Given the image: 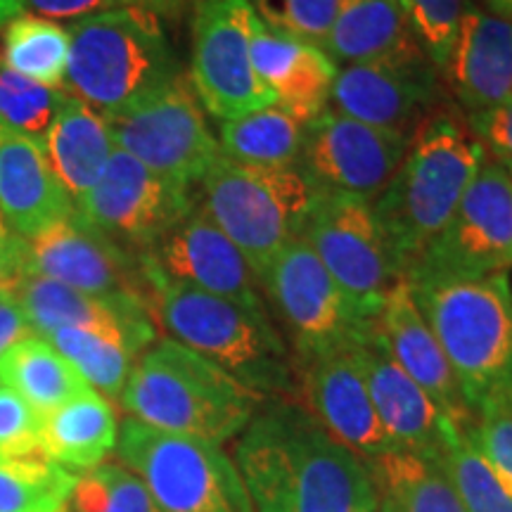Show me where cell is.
<instances>
[{
  "label": "cell",
  "mask_w": 512,
  "mask_h": 512,
  "mask_svg": "<svg viewBox=\"0 0 512 512\" xmlns=\"http://www.w3.org/2000/svg\"><path fill=\"white\" fill-rule=\"evenodd\" d=\"M235 465L256 512H377L368 465L294 401L254 413Z\"/></svg>",
  "instance_id": "6da1fadb"
},
{
  "label": "cell",
  "mask_w": 512,
  "mask_h": 512,
  "mask_svg": "<svg viewBox=\"0 0 512 512\" xmlns=\"http://www.w3.org/2000/svg\"><path fill=\"white\" fill-rule=\"evenodd\" d=\"M484 162L486 150L475 131L444 110L411 138L401 166L373 202L403 278L448 226Z\"/></svg>",
  "instance_id": "7a4b0ae2"
},
{
  "label": "cell",
  "mask_w": 512,
  "mask_h": 512,
  "mask_svg": "<svg viewBox=\"0 0 512 512\" xmlns=\"http://www.w3.org/2000/svg\"><path fill=\"white\" fill-rule=\"evenodd\" d=\"M152 316L171 339L209 358L261 399L297 396L299 366L266 306L150 278Z\"/></svg>",
  "instance_id": "3957f363"
},
{
  "label": "cell",
  "mask_w": 512,
  "mask_h": 512,
  "mask_svg": "<svg viewBox=\"0 0 512 512\" xmlns=\"http://www.w3.org/2000/svg\"><path fill=\"white\" fill-rule=\"evenodd\" d=\"M261 396L174 339H162L133 363L121 406L145 425L226 444L245 432Z\"/></svg>",
  "instance_id": "277c9868"
},
{
  "label": "cell",
  "mask_w": 512,
  "mask_h": 512,
  "mask_svg": "<svg viewBox=\"0 0 512 512\" xmlns=\"http://www.w3.org/2000/svg\"><path fill=\"white\" fill-rule=\"evenodd\" d=\"M470 411L512 389V290L505 273L408 280Z\"/></svg>",
  "instance_id": "5b68a950"
},
{
  "label": "cell",
  "mask_w": 512,
  "mask_h": 512,
  "mask_svg": "<svg viewBox=\"0 0 512 512\" xmlns=\"http://www.w3.org/2000/svg\"><path fill=\"white\" fill-rule=\"evenodd\" d=\"M178 74V60L155 12L114 8L69 27L62 88L100 117L138 105Z\"/></svg>",
  "instance_id": "8992f818"
},
{
  "label": "cell",
  "mask_w": 512,
  "mask_h": 512,
  "mask_svg": "<svg viewBox=\"0 0 512 512\" xmlns=\"http://www.w3.org/2000/svg\"><path fill=\"white\" fill-rule=\"evenodd\" d=\"M209 219L259 275L280 249L302 238L323 190L299 166H249L219 157L200 181Z\"/></svg>",
  "instance_id": "52a82bcc"
},
{
  "label": "cell",
  "mask_w": 512,
  "mask_h": 512,
  "mask_svg": "<svg viewBox=\"0 0 512 512\" xmlns=\"http://www.w3.org/2000/svg\"><path fill=\"white\" fill-rule=\"evenodd\" d=\"M117 453L164 512H256L238 465L219 444L128 418Z\"/></svg>",
  "instance_id": "ba28073f"
},
{
  "label": "cell",
  "mask_w": 512,
  "mask_h": 512,
  "mask_svg": "<svg viewBox=\"0 0 512 512\" xmlns=\"http://www.w3.org/2000/svg\"><path fill=\"white\" fill-rule=\"evenodd\" d=\"M102 119L114 147L181 188L190 190L192 183H200L221 157L219 140L209 131L195 88L185 74H178L138 105Z\"/></svg>",
  "instance_id": "9c48e42d"
},
{
  "label": "cell",
  "mask_w": 512,
  "mask_h": 512,
  "mask_svg": "<svg viewBox=\"0 0 512 512\" xmlns=\"http://www.w3.org/2000/svg\"><path fill=\"white\" fill-rule=\"evenodd\" d=\"M259 285L290 332L297 366L361 342L375 320L358 313L304 240L280 249L259 273Z\"/></svg>",
  "instance_id": "30bf717a"
},
{
  "label": "cell",
  "mask_w": 512,
  "mask_h": 512,
  "mask_svg": "<svg viewBox=\"0 0 512 512\" xmlns=\"http://www.w3.org/2000/svg\"><path fill=\"white\" fill-rule=\"evenodd\" d=\"M325 271L363 318L373 320L392 287L406 280L387 245L373 202L363 197L323 192L302 230Z\"/></svg>",
  "instance_id": "8fae6325"
},
{
  "label": "cell",
  "mask_w": 512,
  "mask_h": 512,
  "mask_svg": "<svg viewBox=\"0 0 512 512\" xmlns=\"http://www.w3.org/2000/svg\"><path fill=\"white\" fill-rule=\"evenodd\" d=\"M249 0H202L192 27L190 83L204 110L223 121L278 105L252 64Z\"/></svg>",
  "instance_id": "7c38bea8"
},
{
  "label": "cell",
  "mask_w": 512,
  "mask_h": 512,
  "mask_svg": "<svg viewBox=\"0 0 512 512\" xmlns=\"http://www.w3.org/2000/svg\"><path fill=\"white\" fill-rule=\"evenodd\" d=\"M512 266V176L486 164L472 178L448 226L406 280L479 278Z\"/></svg>",
  "instance_id": "4fadbf2b"
},
{
  "label": "cell",
  "mask_w": 512,
  "mask_h": 512,
  "mask_svg": "<svg viewBox=\"0 0 512 512\" xmlns=\"http://www.w3.org/2000/svg\"><path fill=\"white\" fill-rule=\"evenodd\" d=\"M195 209L190 190L166 181L114 147L100 181L76 202V214L107 238L143 254Z\"/></svg>",
  "instance_id": "5bb4252c"
},
{
  "label": "cell",
  "mask_w": 512,
  "mask_h": 512,
  "mask_svg": "<svg viewBox=\"0 0 512 512\" xmlns=\"http://www.w3.org/2000/svg\"><path fill=\"white\" fill-rule=\"evenodd\" d=\"M27 271L98 299L152 306V287L140 256L79 214L27 240Z\"/></svg>",
  "instance_id": "9a60e30c"
},
{
  "label": "cell",
  "mask_w": 512,
  "mask_h": 512,
  "mask_svg": "<svg viewBox=\"0 0 512 512\" xmlns=\"http://www.w3.org/2000/svg\"><path fill=\"white\" fill-rule=\"evenodd\" d=\"M439 72L425 53L337 69L332 83V112L415 136L434 114L441 112Z\"/></svg>",
  "instance_id": "2e32d148"
},
{
  "label": "cell",
  "mask_w": 512,
  "mask_h": 512,
  "mask_svg": "<svg viewBox=\"0 0 512 512\" xmlns=\"http://www.w3.org/2000/svg\"><path fill=\"white\" fill-rule=\"evenodd\" d=\"M411 136L325 110L306 128L299 169L323 192L373 202L406 157Z\"/></svg>",
  "instance_id": "e0dca14e"
},
{
  "label": "cell",
  "mask_w": 512,
  "mask_h": 512,
  "mask_svg": "<svg viewBox=\"0 0 512 512\" xmlns=\"http://www.w3.org/2000/svg\"><path fill=\"white\" fill-rule=\"evenodd\" d=\"M147 280H164L233 299L266 306L259 275L228 235L209 219L200 204L171 228L157 245L140 254Z\"/></svg>",
  "instance_id": "ac0fdd59"
},
{
  "label": "cell",
  "mask_w": 512,
  "mask_h": 512,
  "mask_svg": "<svg viewBox=\"0 0 512 512\" xmlns=\"http://www.w3.org/2000/svg\"><path fill=\"white\" fill-rule=\"evenodd\" d=\"M356 344L328 351L299 366V392L306 396V411L328 434L363 463H370L399 446L377 418Z\"/></svg>",
  "instance_id": "d6986e66"
},
{
  "label": "cell",
  "mask_w": 512,
  "mask_h": 512,
  "mask_svg": "<svg viewBox=\"0 0 512 512\" xmlns=\"http://www.w3.org/2000/svg\"><path fill=\"white\" fill-rule=\"evenodd\" d=\"M356 351L377 418L394 444L403 451L441 460L460 427L448 420L425 389L389 356L375 332V320L366 337L356 344Z\"/></svg>",
  "instance_id": "ffe728a7"
},
{
  "label": "cell",
  "mask_w": 512,
  "mask_h": 512,
  "mask_svg": "<svg viewBox=\"0 0 512 512\" xmlns=\"http://www.w3.org/2000/svg\"><path fill=\"white\" fill-rule=\"evenodd\" d=\"M12 294L36 337L48 339L62 328L93 330L121 339L136 356L157 337L150 304L98 299L34 273L24 275Z\"/></svg>",
  "instance_id": "44dd1931"
},
{
  "label": "cell",
  "mask_w": 512,
  "mask_h": 512,
  "mask_svg": "<svg viewBox=\"0 0 512 512\" xmlns=\"http://www.w3.org/2000/svg\"><path fill=\"white\" fill-rule=\"evenodd\" d=\"M375 332L403 373L425 389L448 420L465 427L472 411L460 392L444 349L439 347L432 328L415 304L408 280L396 283L384 297L382 309L375 316Z\"/></svg>",
  "instance_id": "7402d4cb"
},
{
  "label": "cell",
  "mask_w": 512,
  "mask_h": 512,
  "mask_svg": "<svg viewBox=\"0 0 512 512\" xmlns=\"http://www.w3.org/2000/svg\"><path fill=\"white\" fill-rule=\"evenodd\" d=\"M76 214V202L34 140L0 128V216L31 240Z\"/></svg>",
  "instance_id": "603a6c76"
},
{
  "label": "cell",
  "mask_w": 512,
  "mask_h": 512,
  "mask_svg": "<svg viewBox=\"0 0 512 512\" xmlns=\"http://www.w3.org/2000/svg\"><path fill=\"white\" fill-rule=\"evenodd\" d=\"M444 72L470 117L512 100V22L465 10Z\"/></svg>",
  "instance_id": "cb8c5ba5"
},
{
  "label": "cell",
  "mask_w": 512,
  "mask_h": 512,
  "mask_svg": "<svg viewBox=\"0 0 512 512\" xmlns=\"http://www.w3.org/2000/svg\"><path fill=\"white\" fill-rule=\"evenodd\" d=\"M252 64L283 110L306 124L325 112L337 76V64L323 48L280 34L254 17Z\"/></svg>",
  "instance_id": "d4e9b609"
},
{
  "label": "cell",
  "mask_w": 512,
  "mask_h": 512,
  "mask_svg": "<svg viewBox=\"0 0 512 512\" xmlns=\"http://www.w3.org/2000/svg\"><path fill=\"white\" fill-rule=\"evenodd\" d=\"M325 53L335 64H370L420 53L399 0H339Z\"/></svg>",
  "instance_id": "484cf974"
},
{
  "label": "cell",
  "mask_w": 512,
  "mask_h": 512,
  "mask_svg": "<svg viewBox=\"0 0 512 512\" xmlns=\"http://www.w3.org/2000/svg\"><path fill=\"white\" fill-rule=\"evenodd\" d=\"M112 150L114 143L105 119L67 93L43 143V152L74 202L100 181Z\"/></svg>",
  "instance_id": "4316f807"
},
{
  "label": "cell",
  "mask_w": 512,
  "mask_h": 512,
  "mask_svg": "<svg viewBox=\"0 0 512 512\" xmlns=\"http://www.w3.org/2000/svg\"><path fill=\"white\" fill-rule=\"evenodd\" d=\"M119 425L112 403L88 389L41 418L43 453L72 472L102 465L117 448Z\"/></svg>",
  "instance_id": "83f0119b"
},
{
  "label": "cell",
  "mask_w": 512,
  "mask_h": 512,
  "mask_svg": "<svg viewBox=\"0 0 512 512\" xmlns=\"http://www.w3.org/2000/svg\"><path fill=\"white\" fill-rule=\"evenodd\" d=\"M366 465L377 486V512H467L439 460L396 448Z\"/></svg>",
  "instance_id": "f1b7e54d"
},
{
  "label": "cell",
  "mask_w": 512,
  "mask_h": 512,
  "mask_svg": "<svg viewBox=\"0 0 512 512\" xmlns=\"http://www.w3.org/2000/svg\"><path fill=\"white\" fill-rule=\"evenodd\" d=\"M0 384L15 389L41 418L91 389L48 339L36 335L22 337L5 351L0 358Z\"/></svg>",
  "instance_id": "f546056e"
},
{
  "label": "cell",
  "mask_w": 512,
  "mask_h": 512,
  "mask_svg": "<svg viewBox=\"0 0 512 512\" xmlns=\"http://www.w3.org/2000/svg\"><path fill=\"white\" fill-rule=\"evenodd\" d=\"M309 124L280 105L221 124V155L249 166H297Z\"/></svg>",
  "instance_id": "4dcf8cb0"
},
{
  "label": "cell",
  "mask_w": 512,
  "mask_h": 512,
  "mask_svg": "<svg viewBox=\"0 0 512 512\" xmlns=\"http://www.w3.org/2000/svg\"><path fill=\"white\" fill-rule=\"evenodd\" d=\"M0 62L24 79L60 88L69 62V29L53 19L19 15L5 24Z\"/></svg>",
  "instance_id": "1f68e13d"
},
{
  "label": "cell",
  "mask_w": 512,
  "mask_h": 512,
  "mask_svg": "<svg viewBox=\"0 0 512 512\" xmlns=\"http://www.w3.org/2000/svg\"><path fill=\"white\" fill-rule=\"evenodd\" d=\"M79 475L48 456H0V512H57Z\"/></svg>",
  "instance_id": "d6a6232c"
},
{
  "label": "cell",
  "mask_w": 512,
  "mask_h": 512,
  "mask_svg": "<svg viewBox=\"0 0 512 512\" xmlns=\"http://www.w3.org/2000/svg\"><path fill=\"white\" fill-rule=\"evenodd\" d=\"M48 342L79 370L91 389L105 396L107 401L121 399L133 370V358H136L128 344L102 332L79 328L55 330Z\"/></svg>",
  "instance_id": "836d02e7"
},
{
  "label": "cell",
  "mask_w": 512,
  "mask_h": 512,
  "mask_svg": "<svg viewBox=\"0 0 512 512\" xmlns=\"http://www.w3.org/2000/svg\"><path fill=\"white\" fill-rule=\"evenodd\" d=\"M64 98L67 93L60 88L24 79L0 62V128L5 131L19 133L43 147Z\"/></svg>",
  "instance_id": "e575fe53"
},
{
  "label": "cell",
  "mask_w": 512,
  "mask_h": 512,
  "mask_svg": "<svg viewBox=\"0 0 512 512\" xmlns=\"http://www.w3.org/2000/svg\"><path fill=\"white\" fill-rule=\"evenodd\" d=\"M467 512H512V486L498 475L460 430L439 460Z\"/></svg>",
  "instance_id": "d590c367"
},
{
  "label": "cell",
  "mask_w": 512,
  "mask_h": 512,
  "mask_svg": "<svg viewBox=\"0 0 512 512\" xmlns=\"http://www.w3.org/2000/svg\"><path fill=\"white\" fill-rule=\"evenodd\" d=\"M74 512H164L124 465L102 463L83 472L69 498Z\"/></svg>",
  "instance_id": "8d00e7d4"
},
{
  "label": "cell",
  "mask_w": 512,
  "mask_h": 512,
  "mask_svg": "<svg viewBox=\"0 0 512 512\" xmlns=\"http://www.w3.org/2000/svg\"><path fill=\"white\" fill-rule=\"evenodd\" d=\"M399 5L422 53L434 67L444 69L465 15V0H399Z\"/></svg>",
  "instance_id": "74e56055"
},
{
  "label": "cell",
  "mask_w": 512,
  "mask_h": 512,
  "mask_svg": "<svg viewBox=\"0 0 512 512\" xmlns=\"http://www.w3.org/2000/svg\"><path fill=\"white\" fill-rule=\"evenodd\" d=\"M477 422L460 430L477 453L512 486V389L484 399L475 408Z\"/></svg>",
  "instance_id": "f35d334b"
},
{
  "label": "cell",
  "mask_w": 512,
  "mask_h": 512,
  "mask_svg": "<svg viewBox=\"0 0 512 512\" xmlns=\"http://www.w3.org/2000/svg\"><path fill=\"white\" fill-rule=\"evenodd\" d=\"M339 0H249L268 27L323 48L335 22Z\"/></svg>",
  "instance_id": "ab89813d"
},
{
  "label": "cell",
  "mask_w": 512,
  "mask_h": 512,
  "mask_svg": "<svg viewBox=\"0 0 512 512\" xmlns=\"http://www.w3.org/2000/svg\"><path fill=\"white\" fill-rule=\"evenodd\" d=\"M0 456H46L41 415L5 384H0Z\"/></svg>",
  "instance_id": "60d3db41"
},
{
  "label": "cell",
  "mask_w": 512,
  "mask_h": 512,
  "mask_svg": "<svg viewBox=\"0 0 512 512\" xmlns=\"http://www.w3.org/2000/svg\"><path fill=\"white\" fill-rule=\"evenodd\" d=\"M470 128L484 150L494 152L505 169L512 166V100L479 117H470Z\"/></svg>",
  "instance_id": "b9f144b4"
},
{
  "label": "cell",
  "mask_w": 512,
  "mask_h": 512,
  "mask_svg": "<svg viewBox=\"0 0 512 512\" xmlns=\"http://www.w3.org/2000/svg\"><path fill=\"white\" fill-rule=\"evenodd\" d=\"M27 240L19 238L0 216V297L27 275Z\"/></svg>",
  "instance_id": "7bdbcfd3"
},
{
  "label": "cell",
  "mask_w": 512,
  "mask_h": 512,
  "mask_svg": "<svg viewBox=\"0 0 512 512\" xmlns=\"http://www.w3.org/2000/svg\"><path fill=\"white\" fill-rule=\"evenodd\" d=\"M36 12V17L50 19H83L98 12L119 8L114 0H27L24 10Z\"/></svg>",
  "instance_id": "ee69618b"
},
{
  "label": "cell",
  "mask_w": 512,
  "mask_h": 512,
  "mask_svg": "<svg viewBox=\"0 0 512 512\" xmlns=\"http://www.w3.org/2000/svg\"><path fill=\"white\" fill-rule=\"evenodd\" d=\"M27 335H31V330L27 325V318H24L22 306H19L15 294L5 292L0 297V358H3V354L12 344Z\"/></svg>",
  "instance_id": "f6af8a7d"
},
{
  "label": "cell",
  "mask_w": 512,
  "mask_h": 512,
  "mask_svg": "<svg viewBox=\"0 0 512 512\" xmlns=\"http://www.w3.org/2000/svg\"><path fill=\"white\" fill-rule=\"evenodd\" d=\"M119 8H138V10H147V12H159L169 10L174 5V0H114Z\"/></svg>",
  "instance_id": "bcb514c9"
},
{
  "label": "cell",
  "mask_w": 512,
  "mask_h": 512,
  "mask_svg": "<svg viewBox=\"0 0 512 512\" xmlns=\"http://www.w3.org/2000/svg\"><path fill=\"white\" fill-rule=\"evenodd\" d=\"M24 5H27V0H0V27H5L12 19L22 15Z\"/></svg>",
  "instance_id": "7dc6e473"
},
{
  "label": "cell",
  "mask_w": 512,
  "mask_h": 512,
  "mask_svg": "<svg viewBox=\"0 0 512 512\" xmlns=\"http://www.w3.org/2000/svg\"><path fill=\"white\" fill-rule=\"evenodd\" d=\"M489 3L494 5L498 12H503L505 19L512 17V0H489ZM510 22H512V19H510Z\"/></svg>",
  "instance_id": "c3c4849f"
},
{
  "label": "cell",
  "mask_w": 512,
  "mask_h": 512,
  "mask_svg": "<svg viewBox=\"0 0 512 512\" xmlns=\"http://www.w3.org/2000/svg\"><path fill=\"white\" fill-rule=\"evenodd\" d=\"M508 174H510V176H512V166H508Z\"/></svg>",
  "instance_id": "681fc988"
},
{
  "label": "cell",
  "mask_w": 512,
  "mask_h": 512,
  "mask_svg": "<svg viewBox=\"0 0 512 512\" xmlns=\"http://www.w3.org/2000/svg\"><path fill=\"white\" fill-rule=\"evenodd\" d=\"M57 512H64V510H57Z\"/></svg>",
  "instance_id": "f907efd6"
}]
</instances>
